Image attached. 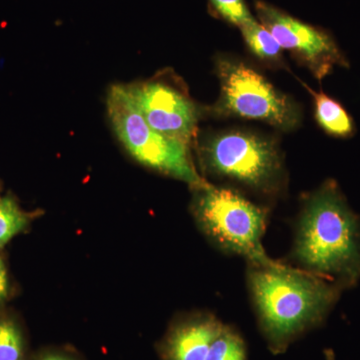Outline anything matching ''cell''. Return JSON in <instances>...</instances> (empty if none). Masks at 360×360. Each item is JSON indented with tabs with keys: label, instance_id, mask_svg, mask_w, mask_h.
I'll list each match as a JSON object with an SVG mask.
<instances>
[{
	"label": "cell",
	"instance_id": "obj_3",
	"mask_svg": "<svg viewBox=\"0 0 360 360\" xmlns=\"http://www.w3.org/2000/svg\"><path fill=\"white\" fill-rule=\"evenodd\" d=\"M193 212L200 231L217 250L246 262L272 264L276 260L262 245L269 210L238 191L206 184L195 187Z\"/></svg>",
	"mask_w": 360,
	"mask_h": 360
},
{
	"label": "cell",
	"instance_id": "obj_11",
	"mask_svg": "<svg viewBox=\"0 0 360 360\" xmlns=\"http://www.w3.org/2000/svg\"><path fill=\"white\" fill-rule=\"evenodd\" d=\"M248 49L255 56L265 61H278L283 54V49L277 40L257 20L239 27Z\"/></svg>",
	"mask_w": 360,
	"mask_h": 360
},
{
	"label": "cell",
	"instance_id": "obj_5",
	"mask_svg": "<svg viewBox=\"0 0 360 360\" xmlns=\"http://www.w3.org/2000/svg\"><path fill=\"white\" fill-rule=\"evenodd\" d=\"M108 110L116 135L135 160L160 174L186 182L193 188L207 184L196 172L189 146L149 127L137 106L131 86H111Z\"/></svg>",
	"mask_w": 360,
	"mask_h": 360
},
{
	"label": "cell",
	"instance_id": "obj_7",
	"mask_svg": "<svg viewBox=\"0 0 360 360\" xmlns=\"http://www.w3.org/2000/svg\"><path fill=\"white\" fill-rule=\"evenodd\" d=\"M257 18L281 49L292 52L321 82L335 66L349 68V63L330 33L302 22L264 1L255 2Z\"/></svg>",
	"mask_w": 360,
	"mask_h": 360
},
{
	"label": "cell",
	"instance_id": "obj_9",
	"mask_svg": "<svg viewBox=\"0 0 360 360\" xmlns=\"http://www.w3.org/2000/svg\"><path fill=\"white\" fill-rule=\"evenodd\" d=\"M224 323L212 314H198L172 326L160 345L163 360H205Z\"/></svg>",
	"mask_w": 360,
	"mask_h": 360
},
{
	"label": "cell",
	"instance_id": "obj_6",
	"mask_svg": "<svg viewBox=\"0 0 360 360\" xmlns=\"http://www.w3.org/2000/svg\"><path fill=\"white\" fill-rule=\"evenodd\" d=\"M217 75L220 96L214 108L217 115L259 120L285 131L297 127L300 115L295 103L250 66L220 59Z\"/></svg>",
	"mask_w": 360,
	"mask_h": 360
},
{
	"label": "cell",
	"instance_id": "obj_1",
	"mask_svg": "<svg viewBox=\"0 0 360 360\" xmlns=\"http://www.w3.org/2000/svg\"><path fill=\"white\" fill-rule=\"evenodd\" d=\"M246 283L258 329L274 355L321 326L343 292L335 283L278 262H248Z\"/></svg>",
	"mask_w": 360,
	"mask_h": 360
},
{
	"label": "cell",
	"instance_id": "obj_17",
	"mask_svg": "<svg viewBox=\"0 0 360 360\" xmlns=\"http://www.w3.org/2000/svg\"><path fill=\"white\" fill-rule=\"evenodd\" d=\"M37 360H73L68 355L58 354V352H45L40 355Z\"/></svg>",
	"mask_w": 360,
	"mask_h": 360
},
{
	"label": "cell",
	"instance_id": "obj_14",
	"mask_svg": "<svg viewBox=\"0 0 360 360\" xmlns=\"http://www.w3.org/2000/svg\"><path fill=\"white\" fill-rule=\"evenodd\" d=\"M0 360H26L25 336L11 317L0 316Z\"/></svg>",
	"mask_w": 360,
	"mask_h": 360
},
{
	"label": "cell",
	"instance_id": "obj_12",
	"mask_svg": "<svg viewBox=\"0 0 360 360\" xmlns=\"http://www.w3.org/2000/svg\"><path fill=\"white\" fill-rule=\"evenodd\" d=\"M205 360H248V347L238 329L224 323Z\"/></svg>",
	"mask_w": 360,
	"mask_h": 360
},
{
	"label": "cell",
	"instance_id": "obj_2",
	"mask_svg": "<svg viewBox=\"0 0 360 360\" xmlns=\"http://www.w3.org/2000/svg\"><path fill=\"white\" fill-rule=\"evenodd\" d=\"M292 266L326 279L343 291L360 281V217L335 179L303 200L296 219Z\"/></svg>",
	"mask_w": 360,
	"mask_h": 360
},
{
	"label": "cell",
	"instance_id": "obj_10",
	"mask_svg": "<svg viewBox=\"0 0 360 360\" xmlns=\"http://www.w3.org/2000/svg\"><path fill=\"white\" fill-rule=\"evenodd\" d=\"M307 87L314 97V116L317 123L326 134L336 139H348L355 134L354 118L340 101L323 91H314Z\"/></svg>",
	"mask_w": 360,
	"mask_h": 360
},
{
	"label": "cell",
	"instance_id": "obj_4",
	"mask_svg": "<svg viewBox=\"0 0 360 360\" xmlns=\"http://www.w3.org/2000/svg\"><path fill=\"white\" fill-rule=\"evenodd\" d=\"M210 174L262 194L281 193L285 179L283 160L274 141L241 130L210 136L200 148Z\"/></svg>",
	"mask_w": 360,
	"mask_h": 360
},
{
	"label": "cell",
	"instance_id": "obj_13",
	"mask_svg": "<svg viewBox=\"0 0 360 360\" xmlns=\"http://www.w3.org/2000/svg\"><path fill=\"white\" fill-rule=\"evenodd\" d=\"M30 222V215L23 212L11 196L0 198V248L20 233Z\"/></svg>",
	"mask_w": 360,
	"mask_h": 360
},
{
	"label": "cell",
	"instance_id": "obj_16",
	"mask_svg": "<svg viewBox=\"0 0 360 360\" xmlns=\"http://www.w3.org/2000/svg\"><path fill=\"white\" fill-rule=\"evenodd\" d=\"M7 292H8V279H7L6 266L0 258V302L6 297Z\"/></svg>",
	"mask_w": 360,
	"mask_h": 360
},
{
	"label": "cell",
	"instance_id": "obj_15",
	"mask_svg": "<svg viewBox=\"0 0 360 360\" xmlns=\"http://www.w3.org/2000/svg\"><path fill=\"white\" fill-rule=\"evenodd\" d=\"M210 4L217 16L238 27L255 20L245 0H210Z\"/></svg>",
	"mask_w": 360,
	"mask_h": 360
},
{
	"label": "cell",
	"instance_id": "obj_8",
	"mask_svg": "<svg viewBox=\"0 0 360 360\" xmlns=\"http://www.w3.org/2000/svg\"><path fill=\"white\" fill-rule=\"evenodd\" d=\"M131 89L149 127L189 146L195 135L198 111L184 87L153 78L134 85Z\"/></svg>",
	"mask_w": 360,
	"mask_h": 360
}]
</instances>
